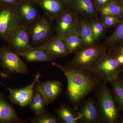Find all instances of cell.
<instances>
[{
	"mask_svg": "<svg viewBox=\"0 0 123 123\" xmlns=\"http://www.w3.org/2000/svg\"><path fill=\"white\" fill-rule=\"evenodd\" d=\"M52 65L66 76L67 95L75 111L84 98L101 84V79L90 70L78 68L69 62L66 64L53 62Z\"/></svg>",
	"mask_w": 123,
	"mask_h": 123,
	"instance_id": "obj_1",
	"label": "cell"
},
{
	"mask_svg": "<svg viewBox=\"0 0 123 123\" xmlns=\"http://www.w3.org/2000/svg\"><path fill=\"white\" fill-rule=\"evenodd\" d=\"M106 82L99 85L97 92L98 105L102 122L117 123L120 116L118 107Z\"/></svg>",
	"mask_w": 123,
	"mask_h": 123,
	"instance_id": "obj_2",
	"label": "cell"
},
{
	"mask_svg": "<svg viewBox=\"0 0 123 123\" xmlns=\"http://www.w3.org/2000/svg\"><path fill=\"white\" fill-rule=\"evenodd\" d=\"M122 68L114 54L110 50L89 70L107 83L111 82L120 76Z\"/></svg>",
	"mask_w": 123,
	"mask_h": 123,
	"instance_id": "obj_3",
	"label": "cell"
},
{
	"mask_svg": "<svg viewBox=\"0 0 123 123\" xmlns=\"http://www.w3.org/2000/svg\"><path fill=\"white\" fill-rule=\"evenodd\" d=\"M106 52L105 47L102 45L85 47L75 53L69 63L78 68L89 70Z\"/></svg>",
	"mask_w": 123,
	"mask_h": 123,
	"instance_id": "obj_4",
	"label": "cell"
},
{
	"mask_svg": "<svg viewBox=\"0 0 123 123\" xmlns=\"http://www.w3.org/2000/svg\"><path fill=\"white\" fill-rule=\"evenodd\" d=\"M20 56L9 47L4 46L0 48V66L6 73L28 74L27 66Z\"/></svg>",
	"mask_w": 123,
	"mask_h": 123,
	"instance_id": "obj_5",
	"label": "cell"
},
{
	"mask_svg": "<svg viewBox=\"0 0 123 123\" xmlns=\"http://www.w3.org/2000/svg\"><path fill=\"white\" fill-rule=\"evenodd\" d=\"M19 25L15 5H0V38L7 42Z\"/></svg>",
	"mask_w": 123,
	"mask_h": 123,
	"instance_id": "obj_6",
	"label": "cell"
},
{
	"mask_svg": "<svg viewBox=\"0 0 123 123\" xmlns=\"http://www.w3.org/2000/svg\"><path fill=\"white\" fill-rule=\"evenodd\" d=\"M27 29L32 47L42 46L50 38L51 25L45 18L39 17Z\"/></svg>",
	"mask_w": 123,
	"mask_h": 123,
	"instance_id": "obj_7",
	"label": "cell"
},
{
	"mask_svg": "<svg viewBox=\"0 0 123 123\" xmlns=\"http://www.w3.org/2000/svg\"><path fill=\"white\" fill-rule=\"evenodd\" d=\"M37 6L33 0H22L15 5L20 25L28 28L39 17Z\"/></svg>",
	"mask_w": 123,
	"mask_h": 123,
	"instance_id": "obj_8",
	"label": "cell"
},
{
	"mask_svg": "<svg viewBox=\"0 0 123 123\" xmlns=\"http://www.w3.org/2000/svg\"><path fill=\"white\" fill-rule=\"evenodd\" d=\"M7 42L10 48L19 55L32 47L27 28L20 25L12 33Z\"/></svg>",
	"mask_w": 123,
	"mask_h": 123,
	"instance_id": "obj_9",
	"label": "cell"
},
{
	"mask_svg": "<svg viewBox=\"0 0 123 123\" xmlns=\"http://www.w3.org/2000/svg\"><path fill=\"white\" fill-rule=\"evenodd\" d=\"M40 76V73H38L33 82L24 88L18 89L7 88L9 93V99L11 102L22 107L30 105L34 95V88Z\"/></svg>",
	"mask_w": 123,
	"mask_h": 123,
	"instance_id": "obj_10",
	"label": "cell"
},
{
	"mask_svg": "<svg viewBox=\"0 0 123 123\" xmlns=\"http://www.w3.org/2000/svg\"><path fill=\"white\" fill-rule=\"evenodd\" d=\"M35 88L43 96L47 106L52 103L63 92L62 84L59 81L41 82L39 80Z\"/></svg>",
	"mask_w": 123,
	"mask_h": 123,
	"instance_id": "obj_11",
	"label": "cell"
},
{
	"mask_svg": "<svg viewBox=\"0 0 123 123\" xmlns=\"http://www.w3.org/2000/svg\"><path fill=\"white\" fill-rule=\"evenodd\" d=\"M79 121L85 123L102 122L98 103L92 98L84 101L78 113Z\"/></svg>",
	"mask_w": 123,
	"mask_h": 123,
	"instance_id": "obj_12",
	"label": "cell"
},
{
	"mask_svg": "<svg viewBox=\"0 0 123 123\" xmlns=\"http://www.w3.org/2000/svg\"><path fill=\"white\" fill-rule=\"evenodd\" d=\"M34 1L46 15L52 19L57 20L69 8L65 0H35Z\"/></svg>",
	"mask_w": 123,
	"mask_h": 123,
	"instance_id": "obj_13",
	"label": "cell"
},
{
	"mask_svg": "<svg viewBox=\"0 0 123 123\" xmlns=\"http://www.w3.org/2000/svg\"><path fill=\"white\" fill-rule=\"evenodd\" d=\"M72 8H69L56 20V30L57 35L63 37L76 32L78 21Z\"/></svg>",
	"mask_w": 123,
	"mask_h": 123,
	"instance_id": "obj_14",
	"label": "cell"
},
{
	"mask_svg": "<svg viewBox=\"0 0 123 123\" xmlns=\"http://www.w3.org/2000/svg\"><path fill=\"white\" fill-rule=\"evenodd\" d=\"M42 46L50 55L55 59L69 54L63 38L59 35L49 39Z\"/></svg>",
	"mask_w": 123,
	"mask_h": 123,
	"instance_id": "obj_15",
	"label": "cell"
},
{
	"mask_svg": "<svg viewBox=\"0 0 123 123\" xmlns=\"http://www.w3.org/2000/svg\"><path fill=\"white\" fill-rule=\"evenodd\" d=\"M24 121L18 117L4 95L0 92V123H22Z\"/></svg>",
	"mask_w": 123,
	"mask_h": 123,
	"instance_id": "obj_16",
	"label": "cell"
},
{
	"mask_svg": "<svg viewBox=\"0 0 123 123\" xmlns=\"http://www.w3.org/2000/svg\"><path fill=\"white\" fill-rule=\"evenodd\" d=\"M20 56L28 62H46L52 61L55 58L52 57L42 46L32 48Z\"/></svg>",
	"mask_w": 123,
	"mask_h": 123,
	"instance_id": "obj_17",
	"label": "cell"
},
{
	"mask_svg": "<svg viewBox=\"0 0 123 123\" xmlns=\"http://www.w3.org/2000/svg\"><path fill=\"white\" fill-rule=\"evenodd\" d=\"M76 32L82 39L85 47L97 44L94 38L90 23L87 21L81 20L78 21Z\"/></svg>",
	"mask_w": 123,
	"mask_h": 123,
	"instance_id": "obj_18",
	"label": "cell"
},
{
	"mask_svg": "<svg viewBox=\"0 0 123 123\" xmlns=\"http://www.w3.org/2000/svg\"><path fill=\"white\" fill-rule=\"evenodd\" d=\"M72 8L79 14L88 18L94 17L97 9L92 0H74Z\"/></svg>",
	"mask_w": 123,
	"mask_h": 123,
	"instance_id": "obj_19",
	"label": "cell"
},
{
	"mask_svg": "<svg viewBox=\"0 0 123 123\" xmlns=\"http://www.w3.org/2000/svg\"><path fill=\"white\" fill-rule=\"evenodd\" d=\"M74 111L68 105L62 104L56 109V112L58 118L63 123H77L79 121V117Z\"/></svg>",
	"mask_w": 123,
	"mask_h": 123,
	"instance_id": "obj_20",
	"label": "cell"
},
{
	"mask_svg": "<svg viewBox=\"0 0 123 123\" xmlns=\"http://www.w3.org/2000/svg\"><path fill=\"white\" fill-rule=\"evenodd\" d=\"M63 37L69 54L75 53L85 47L82 39L76 32L66 35Z\"/></svg>",
	"mask_w": 123,
	"mask_h": 123,
	"instance_id": "obj_21",
	"label": "cell"
},
{
	"mask_svg": "<svg viewBox=\"0 0 123 123\" xmlns=\"http://www.w3.org/2000/svg\"><path fill=\"white\" fill-rule=\"evenodd\" d=\"M103 15H112L123 18V5L113 1L98 9Z\"/></svg>",
	"mask_w": 123,
	"mask_h": 123,
	"instance_id": "obj_22",
	"label": "cell"
},
{
	"mask_svg": "<svg viewBox=\"0 0 123 123\" xmlns=\"http://www.w3.org/2000/svg\"><path fill=\"white\" fill-rule=\"evenodd\" d=\"M119 111L123 112V80L120 76L110 82Z\"/></svg>",
	"mask_w": 123,
	"mask_h": 123,
	"instance_id": "obj_23",
	"label": "cell"
},
{
	"mask_svg": "<svg viewBox=\"0 0 123 123\" xmlns=\"http://www.w3.org/2000/svg\"><path fill=\"white\" fill-rule=\"evenodd\" d=\"M123 42V18L117 25L116 29L111 35L106 39V45L110 49Z\"/></svg>",
	"mask_w": 123,
	"mask_h": 123,
	"instance_id": "obj_24",
	"label": "cell"
},
{
	"mask_svg": "<svg viewBox=\"0 0 123 123\" xmlns=\"http://www.w3.org/2000/svg\"><path fill=\"white\" fill-rule=\"evenodd\" d=\"M30 105L31 110L34 112L36 115H38L45 111L44 108L46 104L43 96L39 92L36 91L34 94Z\"/></svg>",
	"mask_w": 123,
	"mask_h": 123,
	"instance_id": "obj_25",
	"label": "cell"
},
{
	"mask_svg": "<svg viewBox=\"0 0 123 123\" xmlns=\"http://www.w3.org/2000/svg\"><path fill=\"white\" fill-rule=\"evenodd\" d=\"M90 24L94 38L96 43L103 35L105 27L101 22L93 18L90 22Z\"/></svg>",
	"mask_w": 123,
	"mask_h": 123,
	"instance_id": "obj_26",
	"label": "cell"
},
{
	"mask_svg": "<svg viewBox=\"0 0 123 123\" xmlns=\"http://www.w3.org/2000/svg\"><path fill=\"white\" fill-rule=\"evenodd\" d=\"M31 123H57L58 119L55 116L46 111L40 114L36 115L31 119Z\"/></svg>",
	"mask_w": 123,
	"mask_h": 123,
	"instance_id": "obj_27",
	"label": "cell"
},
{
	"mask_svg": "<svg viewBox=\"0 0 123 123\" xmlns=\"http://www.w3.org/2000/svg\"><path fill=\"white\" fill-rule=\"evenodd\" d=\"M122 18L112 15H103L102 22L105 27H112L117 25L121 21Z\"/></svg>",
	"mask_w": 123,
	"mask_h": 123,
	"instance_id": "obj_28",
	"label": "cell"
},
{
	"mask_svg": "<svg viewBox=\"0 0 123 123\" xmlns=\"http://www.w3.org/2000/svg\"><path fill=\"white\" fill-rule=\"evenodd\" d=\"M115 0H93V3L97 9L99 7L114 1Z\"/></svg>",
	"mask_w": 123,
	"mask_h": 123,
	"instance_id": "obj_29",
	"label": "cell"
},
{
	"mask_svg": "<svg viewBox=\"0 0 123 123\" xmlns=\"http://www.w3.org/2000/svg\"><path fill=\"white\" fill-rule=\"evenodd\" d=\"M110 50L115 55L120 54L123 55V42L110 49Z\"/></svg>",
	"mask_w": 123,
	"mask_h": 123,
	"instance_id": "obj_30",
	"label": "cell"
},
{
	"mask_svg": "<svg viewBox=\"0 0 123 123\" xmlns=\"http://www.w3.org/2000/svg\"><path fill=\"white\" fill-rule=\"evenodd\" d=\"M22 0H0V6H14Z\"/></svg>",
	"mask_w": 123,
	"mask_h": 123,
	"instance_id": "obj_31",
	"label": "cell"
},
{
	"mask_svg": "<svg viewBox=\"0 0 123 123\" xmlns=\"http://www.w3.org/2000/svg\"><path fill=\"white\" fill-rule=\"evenodd\" d=\"M116 57L117 61L121 65L123 66V55H120V54H117L115 55Z\"/></svg>",
	"mask_w": 123,
	"mask_h": 123,
	"instance_id": "obj_32",
	"label": "cell"
},
{
	"mask_svg": "<svg viewBox=\"0 0 123 123\" xmlns=\"http://www.w3.org/2000/svg\"><path fill=\"white\" fill-rule=\"evenodd\" d=\"M69 7L70 8H72L74 3V0H65Z\"/></svg>",
	"mask_w": 123,
	"mask_h": 123,
	"instance_id": "obj_33",
	"label": "cell"
},
{
	"mask_svg": "<svg viewBox=\"0 0 123 123\" xmlns=\"http://www.w3.org/2000/svg\"><path fill=\"white\" fill-rule=\"evenodd\" d=\"M0 76L3 78H8L9 77L8 74L1 71H0Z\"/></svg>",
	"mask_w": 123,
	"mask_h": 123,
	"instance_id": "obj_34",
	"label": "cell"
},
{
	"mask_svg": "<svg viewBox=\"0 0 123 123\" xmlns=\"http://www.w3.org/2000/svg\"><path fill=\"white\" fill-rule=\"evenodd\" d=\"M117 123H123V112H122V115L119 117Z\"/></svg>",
	"mask_w": 123,
	"mask_h": 123,
	"instance_id": "obj_35",
	"label": "cell"
},
{
	"mask_svg": "<svg viewBox=\"0 0 123 123\" xmlns=\"http://www.w3.org/2000/svg\"><path fill=\"white\" fill-rule=\"evenodd\" d=\"M115 1L123 5V0H115Z\"/></svg>",
	"mask_w": 123,
	"mask_h": 123,
	"instance_id": "obj_36",
	"label": "cell"
},
{
	"mask_svg": "<svg viewBox=\"0 0 123 123\" xmlns=\"http://www.w3.org/2000/svg\"><path fill=\"white\" fill-rule=\"evenodd\" d=\"M121 77H122V79L123 80V69L122 68V70H121Z\"/></svg>",
	"mask_w": 123,
	"mask_h": 123,
	"instance_id": "obj_37",
	"label": "cell"
},
{
	"mask_svg": "<svg viewBox=\"0 0 123 123\" xmlns=\"http://www.w3.org/2000/svg\"><path fill=\"white\" fill-rule=\"evenodd\" d=\"M0 86H5V85L3 82H2L0 81Z\"/></svg>",
	"mask_w": 123,
	"mask_h": 123,
	"instance_id": "obj_38",
	"label": "cell"
},
{
	"mask_svg": "<svg viewBox=\"0 0 123 123\" xmlns=\"http://www.w3.org/2000/svg\"><path fill=\"white\" fill-rule=\"evenodd\" d=\"M33 0L35 1V0Z\"/></svg>",
	"mask_w": 123,
	"mask_h": 123,
	"instance_id": "obj_39",
	"label": "cell"
},
{
	"mask_svg": "<svg viewBox=\"0 0 123 123\" xmlns=\"http://www.w3.org/2000/svg\"><path fill=\"white\" fill-rule=\"evenodd\" d=\"M92 0V1H93V0Z\"/></svg>",
	"mask_w": 123,
	"mask_h": 123,
	"instance_id": "obj_40",
	"label": "cell"
}]
</instances>
